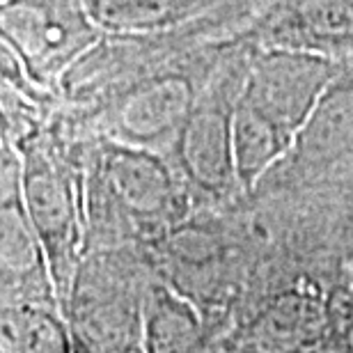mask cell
<instances>
[{
    "label": "cell",
    "mask_w": 353,
    "mask_h": 353,
    "mask_svg": "<svg viewBox=\"0 0 353 353\" xmlns=\"http://www.w3.org/2000/svg\"><path fill=\"white\" fill-rule=\"evenodd\" d=\"M340 65L342 62L319 53L252 46L239 101L262 115L294 145Z\"/></svg>",
    "instance_id": "8"
},
{
    "label": "cell",
    "mask_w": 353,
    "mask_h": 353,
    "mask_svg": "<svg viewBox=\"0 0 353 353\" xmlns=\"http://www.w3.org/2000/svg\"><path fill=\"white\" fill-rule=\"evenodd\" d=\"M252 46L353 60V0H271L243 32Z\"/></svg>",
    "instance_id": "11"
},
{
    "label": "cell",
    "mask_w": 353,
    "mask_h": 353,
    "mask_svg": "<svg viewBox=\"0 0 353 353\" xmlns=\"http://www.w3.org/2000/svg\"><path fill=\"white\" fill-rule=\"evenodd\" d=\"M257 250L259 234L248 197L232 207H197L168 234L145 245L154 271L202 310L211 351H221Z\"/></svg>",
    "instance_id": "2"
},
{
    "label": "cell",
    "mask_w": 353,
    "mask_h": 353,
    "mask_svg": "<svg viewBox=\"0 0 353 353\" xmlns=\"http://www.w3.org/2000/svg\"><path fill=\"white\" fill-rule=\"evenodd\" d=\"M252 44L243 37L218 62L176 143L172 161L197 207H232L245 200L234 161V110L250 67Z\"/></svg>",
    "instance_id": "5"
},
{
    "label": "cell",
    "mask_w": 353,
    "mask_h": 353,
    "mask_svg": "<svg viewBox=\"0 0 353 353\" xmlns=\"http://www.w3.org/2000/svg\"><path fill=\"white\" fill-rule=\"evenodd\" d=\"M19 303L62 307L44 245L23 200V161L17 147L0 140V307Z\"/></svg>",
    "instance_id": "9"
},
{
    "label": "cell",
    "mask_w": 353,
    "mask_h": 353,
    "mask_svg": "<svg viewBox=\"0 0 353 353\" xmlns=\"http://www.w3.org/2000/svg\"><path fill=\"white\" fill-rule=\"evenodd\" d=\"M88 250L150 245L193 214L195 202L172 159L101 133L85 143Z\"/></svg>",
    "instance_id": "1"
},
{
    "label": "cell",
    "mask_w": 353,
    "mask_h": 353,
    "mask_svg": "<svg viewBox=\"0 0 353 353\" xmlns=\"http://www.w3.org/2000/svg\"><path fill=\"white\" fill-rule=\"evenodd\" d=\"M103 32L88 0H0V41L12 46L41 88L58 97L65 74Z\"/></svg>",
    "instance_id": "7"
},
{
    "label": "cell",
    "mask_w": 353,
    "mask_h": 353,
    "mask_svg": "<svg viewBox=\"0 0 353 353\" xmlns=\"http://www.w3.org/2000/svg\"><path fill=\"white\" fill-rule=\"evenodd\" d=\"M152 275L143 245L88 250L65 301L74 351H143L145 294Z\"/></svg>",
    "instance_id": "4"
},
{
    "label": "cell",
    "mask_w": 353,
    "mask_h": 353,
    "mask_svg": "<svg viewBox=\"0 0 353 353\" xmlns=\"http://www.w3.org/2000/svg\"><path fill=\"white\" fill-rule=\"evenodd\" d=\"M353 163V60H344L289 152L250 197L287 200L326 186Z\"/></svg>",
    "instance_id": "6"
},
{
    "label": "cell",
    "mask_w": 353,
    "mask_h": 353,
    "mask_svg": "<svg viewBox=\"0 0 353 353\" xmlns=\"http://www.w3.org/2000/svg\"><path fill=\"white\" fill-rule=\"evenodd\" d=\"M347 280H349V285L353 287V257H351V262L347 266Z\"/></svg>",
    "instance_id": "15"
},
{
    "label": "cell",
    "mask_w": 353,
    "mask_h": 353,
    "mask_svg": "<svg viewBox=\"0 0 353 353\" xmlns=\"http://www.w3.org/2000/svg\"><path fill=\"white\" fill-rule=\"evenodd\" d=\"M143 351H211V330L202 310L157 271L145 294Z\"/></svg>",
    "instance_id": "12"
},
{
    "label": "cell",
    "mask_w": 353,
    "mask_h": 353,
    "mask_svg": "<svg viewBox=\"0 0 353 353\" xmlns=\"http://www.w3.org/2000/svg\"><path fill=\"white\" fill-rule=\"evenodd\" d=\"M3 353H72L74 337L65 310L51 303H19L0 310Z\"/></svg>",
    "instance_id": "13"
},
{
    "label": "cell",
    "mask_w": 353,
    "mask_h": 353,
    "mask_svg": "<svg viewBox=\"0 0 353 353\" xmlns=\"http://www.w3.org/2000/svg\"><path fill=\"white\" fill-rule=\"evenodd\" d=\"M271 0H88L90 14L105 32H172L211 28L243 37Z\"/></svg>",
    "instance_id": "10"
},
{
    "label": "cell",
    "mask_w": 353,
    "mask_h": 353,
    "mask_svg": "<svg viewBox=\"0 0 353 353\" xmlns=\"http://www.w3.org/2000/svg\"><path fill=\"white\" fill-rule=\"evenodd\" d=\"M353 353V287L337 285L328 299V326L321 353Z\"/></svg>",
    "instance_id": "14"
},
{
    "label": "cell",
    "mask_w": 353,
    "mask_h": 353,
    "mask_svg": "<svg viewBox=\"0 0 353 353\" xmlns=\"http://www.w3.org/2000/svg\"><path fill=\"white\" fill-rule=\"evenodd\" d=\"M88 136L90 131L79 129L58 105L37 133L14 145L23 161V200L44 245L62 310L88 252L83 168Z\"/></svg>",
    "instance_id": "3"
}]
</instances>
